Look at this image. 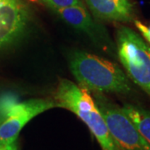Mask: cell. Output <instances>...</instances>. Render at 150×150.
I'll use <instances>...</instances> for the list:
<instances>
[{"label": "cell", "instance_id": "obj_14", "mask_svg": "<svg viewBox=\"0 0 150 150\" xmlns=\"http://www.w3.org/2000/svg\"><path fill=\"white\" fill-rule=\"evenodd\" d=\"M1 1H2V0H0V2H1Z\"/></svg>", "mask_w": 150, "mask_h": 150}, {"label": "cell", "instance_id": "obj_4", "mask_svg": "<svg viewBox=\"0 0 150 150\" xmlns=\"http://www.w3.org/2000/svg\"><path fill=\"white\" fill-rule=\"evenodd\" d=\"M93 99L112 139L120 150H150V144L142 136L122 108L108 101L102 93H95Z\"/></svg>", "mask_w": 150, "mask_h": 150}, {"label": "cell", "instance_id": "obj_3", "mask_svg": "<svg viewBox=\"0 0 150 150\" xmlns=\"http://www.w3.org/2000/svg\"><path fill=\"white\" fill-rule=\"evenodd\" d=\"M118 59L130 79L150 96V46L139 33L125 26L117 31Z\"/></svg>", "mask_w": 150, "mask_h": 150}, {"label": "cell", "instance_id": "obj_13", "mask_svg": "<svg viewBox=\"0 0 150 150\" xmlns=\"http://www.w3.org/2000/svg\"><path fill=\"white\" fill-rule=\"evenodd\" d=\"M0 150H17L15 144L8 146H4V145H0Z\"/></svg>", "mask_w": 150, "mask_h": 150}, {"label": "cell", "instance_id": "obj_9", "mask_svg": "<svg viewBox=\"0 0 150 150\" xmlns=\"http://www.w3.org/2000/svg\"><path fill=\"white\" fill-rule=\"evenodd\" d=\"M123 111L134 123L146 141L150 144V110L133 104H124Z\"/></svg>", "mask_w": 150, "mask_h": 150}, {"label": "cell", "instance_id": "obj_1", "mask_svg": "<svg viewBox=\"0 0 150 150\" xmlns=\"http://www.w3.org/2000/svg\"><path fill=\"white\" fill-rule=\"evenodd\" d=\"M69 69L79 86L97 93H128L129 78L118 64L94 54L76 51L69 59Z\"/></svg>", "mask_w": 150, "mask_h": 150}, {"label": "cell", "instance_id": "obj_2", "mask_svg": "<svg viewBox=\"0 0 150 150\" xmlns=\"http://www.w3.org/2000/svg\"><path fill=\"white\" fill-rule=\"evenodd\" d=\"M58 107L75 113L90 129L102 150H120L108 131L107 124L93 98L83 87L69 79L59 81L55 93Z\"/></svg>", "mask_w": 150, "mask_h": 150}, {"label": "cell", "instance_id": "obj_12", "mask_svg": "<svg viewBox=\"0 0 150 150\" xmlns=\"http://www.w3.org/2000/svg\"><path fill=\"white\" fill-rule=\"evenodd\" d=\"M134 24H135L136 28L139 29V31L141 33L143 37L144 38L145 41L149 43L150 46V26L149 27L146 26L142 22L139 21V20H135Z\"/></svg>", "mask_w": 150, "mask_h": 150}, {"label": "cell", "instance_id": "obj_6", "mask_svg": "<svg viewBox=\"0 0 150 150\" xmlns=\"http://www.w3.org/2000/svg\"><path fill=\"white\" fill-rule=\"evenodd\" d=\"M27 21V13L18 0L0 2V48L21 34Z\"/></svg>", "mask_w": 150, "mask_h": 150}, {"label": "cell", "instance_id": "obj_7", "mask_svg": "<svg viewBox=\"0 0 150 150\" xmlns=\"http://www.w3.org/2000/svg\"><path fill=\"white\" fill-rule=\"evenodd\" d=\"M54 12L64 21L69 23L70 26L78 30L87 33L94 43L100 44L103 48H108L109 42L106 39V34H104L103 28L98 27L83 5H75L55 9Z\"/></svg>", "mask_w": 150, "mask_h": 150}, {"label": "cell", "instance_id": "obj_11", "mask_svg": "<svg viewBox=\"0 0 150 150\" xmlns=\"http://www.w3.org/2000/svg\"><path fill=\"white\" fill-rule=\"evenodd\" d=\"M17 102V98L13 95H4L0 98V124L5 118L10 107Z\"/></svg>", "mask_w": 150, "mask_h": 150}, {"label": "cell", "instance_id": "obj_8", "mask_svg": "<svg viewBox=\"0 0 150 150\" xmlns=\"http://www.w3.org/2000/svg\"><path fill=\"white\" fill-rule=\"evenodd\" d=\"M92 13L109 21L129 22L134 18V7L129 0H86Z\"/></svg>", "mask_w": 150, "mask_h": 150}, {"label": "cell", "instance_id": "obj_5", "mask_svg": "<svg viewBox=\"0 0 150 150\" xmlns=\"http://www.w3.org/2000/svg\"><path fill=\"white\" fill-rule=\"evenodd\" d=\"M54 107L58 105L50 98H32L14 103L0 124V145L14 144L20 131L31 119Z\"/></svg>", "mask_w": 150, "mask_h": 150}, {"label": "cell", "instance_id": "obj_10", "mask_svg": "<svg viewBox=\"0 0 150 150\" xmlns=\"http://www.w3.org/2000/svg\"><path fill=\"white\" fill-rule=\"evenodd\" d=\"M53 10L75 5H83L81 0H42Z\"/></svg>", "mask_w": 150, "mask_h": 150}]
</instances>
